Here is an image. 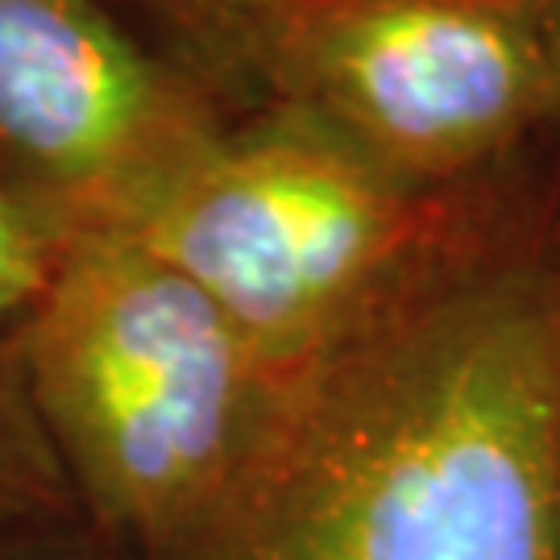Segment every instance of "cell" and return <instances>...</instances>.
<instances>
[{"label":"cell","mask_w":560,"mask_h":560,"mask_svg":"<svg viewBox=\"0 0 560 560\" xmlns=\"http://www.w3.org/2000/svg\"><path fill=\"white\" fill-rule=\"evenodd\" d=\"M162 560H560V229L523 196L287 382L233 499Z\"/></svg>","instance_id":"cell-1"},{"label":"cell","mask_w":560,"mask_h":560,"mask_svg":"<svg viewBox=\"0 0 560 560\" xmlns=\"http://www.w3.org/2000/svg\"><path fill=\"white\" fill-rule=\"evenodd\" d=\"M9 340L83 520L133 560L233 499L291 382L133 237L71 241Z\"/></svg>","instance_id":"cell-2"},{"label":"cell","mask_w":560,"mask_h":560,"mask_svg":"<svg viewBox=\"0 0 560 560\" xmlns=\"http://www.w3.org/2000/svg\"><path fill=\"white\" fill-rule=\"evenodd\" d=\"M506 179L423 187L287 104L233 117L141 224L279 378L411 300L506 212Z\"/></svg>","instance_id":"cell-3"},{"label":"cell","mask_w":560,"mask_h":560,"mask_svg":"<svg viewBox=\"0 0 560 560\" xmlns=\"http://www.w3.org/2000/svg\"><path fill=\"white\" fill-rule=\"evenodd\" d=\"M249 75L423 187L502 179L552 129L536 0H254Z\"/></svg>","instance_id":"cell-4"},{"label":"cell","mask_w":560,"mask_h":560,"mask_svg":"<svg viewBox=\"0 0 560 560\" xmlns=\"http://www.w3.org/2000/svg\"><path fill=\"white\" fill-rule=\"evenodd\" d=\"M233 117L104 0H0V187L67 245L138 237Z\"/></svg>","instance_id":"cell-5"},{"label":"cell","mask_w":560,"mask_h":560,"mask_svg":"<svg viewBox=\"0 0 560 560\" xmlns=\"http://www.w3.org/2000/svg\"><path fill=\"white\" fill-rule=\"evenodd\" d=\"M88 527L75 490L25 395L9 332L0 337V560Z\"/></svg>","instance_id":"cell-6"},{"label":"cell","mask_w":560,"mask_h":560,"mask_svg":"<svg viewBox=\"0 0 560 560\" xmlns=\"http://www.w3.org/2000/svg\"><path fill=\"white\" fill-rule=\"evenodd\" d=\"M166 59L203 80L233 113L258 108L249 75L254 0H104Z\"/></svg>","instance_id":"cell-7"},{"label":"cell","mask_w":560,"mask_h":560,"mask_svg":"<svg viewBox=\"0 0 560 560\" xmlns=\"http://www.w3.org/2000/svg\"><path fill=\"white\" fill-rule=\"evenodd\" d=\"M62 249L67 241L0 187V337L13 332L38 303Z\"/></svg>","instance_id":"cell-8"},{"label":"cell","mask_w":560,"mask_h":560,"mask_svg":"<svg viewBox=\"0 0 560 560\" xmlns=\"http://www.w3.org/2000/svg\"><path fill=\"white\" fill-rule=\"evenodd\" d=\"M9 560H133L129 552H120L117 544H108L101 532H92V527H75V532H67L59 540H46L38 548H30V552H18V557Z\"/></svg>","instance_id":"cell-9"},{"label":"cell","mask_w":560,"mask_h":560,"mask_svg":"<svg viewBox=\"0 0 560 560\" xmlns=\"http://www.w3.org/2000/svg\"><path fill=\"white\" fill-rule=\"evenodd\" d=\"M548 46V83H552V129H560V0H536Z\"/></svg>","instance_id":"cell-10"}]
</instances>
